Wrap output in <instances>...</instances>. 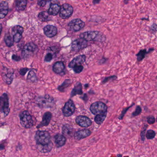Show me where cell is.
<instances>
[{"instance_id":"obj_1","label":"cell","mask_w":157,"mask_h":157,"mask_svg":"<svg viewBox=\"0 0 157 157\" xmlns=\"http://www.w3.org/2000/svg\"><path fill=\"white\" fill-rule=\"evenodd\" d=\"M80 38L86 41H103L106 40V37L103 33L98 31H88L80 34Z\"/></svg>"},{"instance_id":"obj_2","label":"cell","mask_w":157,"mask_h":157,"mask_svg":"<svg viewBox=\"0 0 157 157\" xmlns=\"http://www.w3.org/2000/svg\"><path fill=\"white\" fill-rule=\"evenodd\" d=\"M38 51V48L35 43L29 42L27 43L22 50L21 55L24 60H27L34 56Z\"/></svg>"},{"instance_id":"obj_3","label":"cell","mask_w":157,"mask_h":157,"mask_svg":"<svg viewBox=\"0 0 157 157\" xmlns=\"http://www.w3.org/2000/svg\"><path fill=\"white\" fill-rule=\"evenodd\" d=\"M37 146H45L51 143V137L49 133L46 131H38L35 135Z\"/></svg>"},{"instance_id":"obj_4","label":"cell","mask_w":157,"mask_h":157,"mask_svg":"<svg viewBox=\"0 0 157 157\" xmlns=\"http://www.w3.org/2000/svg\"><path fill=\"white\" fill-rule=\"evenodd\" d=\"M20 123L22 127L29 129L33 127L34 121L32 116L28 111H24L20 112L19 115Z\"/></svg>"},{"instance_id":"obj_5","label":"cell","mask_w":157,"mask_h":157,"mask_svg":"<svg viewBox=\"0 0 157 157\" xmlns=\"http://www.w3.org/2000/svg\"><path fill=\"white\" fill-rule=\"evenodd\" d=\"M36 103L41 108H52L54 104L53 98L49 95L38 97L36 99Z\"/></svg>"},{"instance_id":"obj_6","label":"cell","mask_w":157,"mask_h":157,"mask_svg":"<svg viewBox=\"0 0 157 157\" xmlns=\"http://www.w3.org/2000/svg\"><path fill=\"white\" fill-rule=\"evenodd\" d=\"M0 109L5 117L8 116L10 112L9 99L7 93H3L0 96Z\"/></svg>"},{"instance_id":"obj_7","label":"cell","mask_w":157,"mask_h":157,"mask_svg":"<svg viewBox=\"0 0 157 157\" xmlns=\"http://www.w3.org/2000/svg\"><path fill=\"white\" fill-rule=\"evenodd\" d=\"M14 72L12 68L3 66L2 70V78L4 82L7 85H10L13 83Z\"/></svg>"},{"instance_id":"obj_8","label":"cell","mask_w":157,"mask_h":157,"mask_svg":"<svg viewBox=\"0 0 157 157\" xmlns=\"http://www.w3.org/2000/svg\"><path fill=\"white\" fill-rule=\"evenodd\" d=\"M108 108L106 104L101 101H97L91 104L90 107L91 112L94 114L106 113Z\"/></svg>"},{"instance_id":"obj_9","label":"cell","mask_w":157,"mask_h":157,"mask_svg":"<svg viewBox=\"0 0 157 157\" xmlns=\"http://www.w3.org/2000/svg\"><path fill=\"white\" fill-rule=\"evenodd\" d=\"M73 10V8L71 5L68 3L63 4L60 7V17L63 19L69 18L72 15Z\"/></svg>"},{"instance_id":"obj_10","label":"cell","mask_w":157,"mask_h":157,"mask_svg":"<svg viewBox=\"0 0 157 157\" xmlns=\"http://www.w3.org/2000/svg\"><path fill=\"white\" fill-rule=\"evenodd\" d=\"M24 31V29L23 27L19 25L14 26L12 28L11 33L14 42L18 43L20 41L23 37Z\"/></svg>"},{"instance_id":"obj_11","label":"cell","mask_w":157,"mask_h":157,"mask_svg":"<svg viewBox=\"0 0 157 157\" xmlns=\"http://www.w3.org/2000/svg\"><path fill=\"white\" fill-rule=\"evenodd\" d=\"M87 41L79 38L74 41L72 43L71 50L72 51L78 52L87 46Z\"/></svg>"},{"instance_id":"obj_12","label":"cell","mask_w":157,"mask_h":157,"mask_svg":"<svg viewBox=\"0 0 157 157\" xmlns=\"http://www.w3.org/2000/svg\"><path fill=\"white\" fill-rule=\"evenodd\" d=\"M85 26V22L79 18L73 19L68 24V26L71 30L75 32L79 31L83 28Z\"/></svg>"},{"instance_id":"obj_13","label":"cell","mask_w":157,"mask_h":157,"mask_svg":"<svg viewBox=\"0 0 157 157\" xmlns=\"http://www.w3.org/2000/svg\"><path fill=\"white\" fill-rule=\"evenodd\" d=\"M75 110V105L73 101L71 100H69L65 103L63 109V112L64 116L66 117H70L74 113Z\"/></svg>"},{"instance_id":"obj_14","label":"cell","mask_w":157,"mask_h":157,"mask_svg":"<svg viewBox=\"0 0 157 157\" xmlns=\"http://www.w3.org/2000/svg\"><path fill=\"white\" fill-rule=\"evenodd\" d=\"M86 60V56L85 55H80L76 56L69 64V68H74L80 66L82 64L85 62Z\"/></svg>"},{"instance_id":"obj_15","label":"cell","mask_w":157,"mask_h":157,"mask_svg":"<svg viewBox=\"0 0 157 157\" xmlns=\"http://www.w3.org/2000/svg\"><path fill=\"white\" fill-rule=\"evenodd\" d=\"M76 122L79 126L82 127H89L92 124L91 120L85 116H79L76 118Z\"/></svg>"},{"instance_id":"obj_16","label":"cell","mask_w":157,"mask_h":157,"mask_svg":"<svg viewBox=\"0 0 157 157\" xmlns=\"http://www.w3.org/2000/svg\"><path fill=\"white\" fill-rule=\"evenodd\" d=\"M44 34L48 37H52L57 35L58 30L55 26L48 25L43 29Z\"/></svg>"},{"instance_id":"obj_17","label":"cell","mask_w":157,"mask_h":157,"mask_svg":"<svg viewBox=\"0 0 157 157\" xmlns=\"http://www.w3.org/2000/svg\"><path fill=\"white\" fill-rule=\"evenodd\" d=\"M155 48H150L148 51L146 49H142L140 50L138 53L136 54V58H137V62H141L145 58L146 55L149 54V53H152L153 52L155 51Z\"/></svg>"},{"instance_id":"obj_18","label":"cell","mask_w":157,"mask_h":157,"mask_svg":"<svg viewBox=\"0 0 157 157\" xmlns=\"http://www.w3.org/2000/svg\"><path fill=\"white\" fill-rule=\"evenodd\" d=\"M9 11V6L7 1L0 3V19H3L7 15Z\"/></svg>"},{"instance_id":"obj_19","label":"cell","mask_w":157,"mask_h":157,"mask_svg":"<svg viewBox=\"0 0 157 157\" xmlns=\"http://www.w3.org/2000/svg\"><path fill=\"white\" fill-rule=\"evenodd\" d=\"M52 117V114L50 112H47L44 113L42 118V121L37 126V128L39 129L44 126H47L49 124Z\"/></svg>"},{"instance_id":"obj_20","label":"cell","mask_w":157,"mask_h":157,"mask_svg":"<svg viewBox=\"0 0 157 157\" xmlns=\"http://www.w3.org/2000/svg\"><path fill=\"white\" fill-rule=\"evenodd\" d=\"M52 70L55 73L61 74L64 73L65 71V66L64 64L62 61H58L53 65Z\"/></svg>"},{"instance_id":"obj_21","label":"cell","mask_w":157,"mask_h":157,"mask_svg":"<svg viewBox=\"0 0 157 157\" xmlns=\"http://www.w3.org/2000/svg\"><path fill=\"white\" fill-rule=\"evenodd\" d=\"M91 134V132L87 129H84L76 132L75 134L74 137L76 140H79L86 138Z\"/></svg>"},{"instance_id":"obj_22","label":"cell","mask_w":157,"mask_h":157,"mask_svg":"<svg viewBox=\"0 0 157 157\" xmlns=\"http://www.w3.org/2000/svg\"><path fill=\"white\" fill-rule=\"evenodd\" d=\"M54 141L55 144L58 147H61L65 145L66 139L63 135L58 134L54 137Z\"/></svg>"},{"instance_id":"obj_23","label":"cell","mask_w":157,"mask_h":157,"mask_svg":"<svg viewBox=\"0 0 157 157\" xmlns=\"http://www.w3.org/2000/svg\"><path fill=\"white\" fill-rule=\"evenodd\" d=\"M60 7L58 4H52L49 8L48 13L51 15H57L59 13Z\"/></svg>"},{"instance_id":"obj_24","label":"cell","mask_w":157,"mask_h":157,"mask_svg":"<svg viewBox=\"0 0 157 157\" xmlns=\"http://www.w3.org/2000/svg\"><path fill=\"white\" fill-rule=\"evenodd\" d=\"M28 1L26 0H18L16 1V9L18 12H22L26 9Z\"/></svg>"},{"instance_id":"obj_25","label":"cell","mask_w":157,"mask_h":157,"mask_svg":"<svg viewBox=\"0 0 157 157\" xmlns=\"http://www.w3.org/2000/svg\"><path fill=\"white\" fill-rule=\"evenodd\" d=\"M4 41L6 44L9 48L13 47L14 44L13 38L9 32L6 33L4 37Z\"/></svg>"},{"instance_id":"obj_26","label":"cell","mask_w":157,"mask_h":157,"mask_svg":"<svg viewBox=\"0 0 157 157\" xmlns=\"http://www.w3.org/2000/svg\"><path fill=\"white\" fill-rule=\"evenodd\" d=\"M82 93H83V91H82V84L80 83H78L74 88L71 94V97H73L74 96L77 95H82Z\"/></svg>"},{"instance_id":"obj_27","label":"cell","mask_w":157,"mask_h":157,"mask_svg":"<svg viewBox=\"0 0 157 157\" xmlns=\"http://www.w3.org/2000/svg\"><path fill=\"white\" fill-rule=\"evenodd\" d=\"M27 80L28 82H31V83H36V82H37V77L36 74L34 70H30L29 71L28 75Z\"/></svg>"},{"instance_id":"obj_28","label":"cell","mask_w":157,"mask_h":157,"mask_svg":"<svg viewBox=\"0 0 157 157\" xmlns=\"http://www.w3.org/2000/svg\"><path fill=\"white\" fill-rule=\"evenodd\" d=\"M38 18L40 21L46 22L50 20L49 14L46 11H42L38 14Z\"/></svg>"},{"instance_id":"obj_29","label":"cell","mask_w":157,"mask_h":157,"mask_svg":"<svg viewBox=\"0 0 157 157\" xmlns=\"http://www.w3.org/2000/svg\"><path fill=\"white\" fill-rule=\"evenodd\" d=\"M37 148L40 152L43 153H47L50 152L52 148V144L51 143L45 146H36Z\"/></svg>"},{"instance_id":"obj_30","label":"cell","mask_w":157,"mask_h":157,"mask_svg":"<svg viewBox=\"0 0 157 157\" xmlns=\"http://www.w3.org/2000/svg\"><path fill=\"white\" fill-rule=\"evenodd\" d=\"M107 113L98 114L95 118V121L97 124L100 125L104 121L106 118Z\"/></svg>"},{"instance_id":"obj_31","label":"cell","mask_w":157,"mask_h":157,"mask_svg":"<svg viewBox=\"0 0 157 157\" xmlns=\"http://www.w3.org/2000/svg\"><path fill=\"white\" fill-rule=\"evenodd\" d=\"M71 79H66L61 85H60L58 87V89H59V91H61V92H63V91H64L65 89H66L67 88L71 85Z\"/></svg>"},{"instance_id":"obj_32","label":"cell","mask_w":157,"mask_h":157,"mask_svg":"<svg viewBox=\"0 0 157 157\" xmlns=\"http://www.w3.org/2000/svg\"><path fill=\"white\" fill-rule=\"evenodd\" d=\"M156 134L155 131L153 130H148L146 134V138L148 140H153L155 137Z\"/></svg>"},{"instance_id":"obj_33","label":"cell","mask_w":157,"mask_h":157,"mask_svg":"<svg viewBox=\"0 0 157 157\" xmlns=\"http://www.w3.org/2000/svg\"><path fill=\"white\" fill-rule=\"evenodd\" d=\"M148 125L147 124H145L143 126L141 130V133H140V136H141V140L142 142H144L145 141L146 139V131L147 130Z\"/></svg>"},{"instance_id":"obj_34","label":"cell","mask_w":157,"mask_h":157,"mask_svg":"<svg viewBox=\"0 0 157 157\" xmlns=\"http://www.w3.org/2000/svg\"><path fill=\"white\" fill-rule=\"evenodd\" d=\"M63 134L68 135L71 134L72 132V128L68 125H65L63 126L62 129Z\"/></svg>"},{"instance_id":"obj_35","label":"cell","mask_w":157,"mask_h":157,"mask_svg":"<svg viewBox=\"0 0 157 157\" xmlns=\"http://www.w3.org/2000/svg\"><path fill=\"white\" fill-rule=\"evenodd\" d=\"M142 112V108L141 106L138 105L136 106L135 110L132 112V117H135L140 115Z\"/></svg>"},{"instance_id":"obj_36","label":"cell","mask_w":157,"mask_h":157,"mask_svg":"<svg viewBox=\"0 0 157 157\" xmlns=\"http://www.w3.org/2000/svg\"><path fill=\"white\" fill-rule=\"evenodd\" d=\"M135 105V104L134 103H133L131 106L124 108L122 111L121 113V115H120V117H119V119H120V120H123V119L124 117L125 114H126V112L128 111V110H129V109L131 108L132 107H133Z\"/></svg>"},{"instance_id":"obj_37","label":"cell","mask_w":157,"mask_h":157,"mask_svg":"<svg viewBox=\"0 0 157 157\" xmlns=\"http://www.w3.org/2000/svg\"><path fill=\"white\" fill-rule=\"evenodd\" d=\"M147 121L149 124H153L155 123L156 119L153 115H150L147 118Z\"/></svg>"},{"instance_id":"obj_38","label":"cell","mask_w":157,"mask_h":157,"mask_svg":"<svg viewBox=\"0 0 157 157\" xmlns=\"http://www.w3.org/2000/svg\"><path fill=\"white\" fill-rule=\"evenodd\" d=\"M30 70V69L29 68H27V67H24V68H20V70L19 71V73L21 75L25 76V75L26 74V73L28 72L29 70Z\"/></svg>"},{"instance_id":"obj_39","label":"cell","mask_w":157,"mask_h":157,"mask_svg":"<svg viewBox=\"0 0 157 157\" xmlns=\"http://www.w3.org/2000/svg\"><path fill=\"white\" fill-rule=\"evenodd\" d=\"M53 58V55L51 53H48L46 54L45 57V61L46 62H50L52 60Z\"/></svg>"},{"instance_id":"obj_40","label":"cell","mask_w":157,"mask_h":157,"mask_svg":"<svg viewBox=\"0 0 157 157\" xmlns=\"http://www.w3.org/2000/svg\"><path fill=\"white\" fill-rule=\"evenodd\" d=\"M74 71L76 73H81L83 70V66L82 65L77 66V67H75L73 68Z\"/></svg>"},{"instance_id":"obj_41","label":"cell","mask_w":157,"mask_h":157,"mask_svg":"<svg viewBox=\"0 0 157 157\" xmlns=\"http://www.w3.org/2000/svg\"><path fill=\"white\" fill-rule=\"evenodd\" d=\"M12 59L13 61L16 62L19 61L21 60V57L20 56H17V55L14 54H13L12 55Z\"/></svg>"},{"instance_id":"obj_42","label":"cell","mask_w":157,"mask_h":157,"mask_svg":"<svg viewBox=\"0 0 157 157\" xmlns=\"http://www.w3.org/2000/svg\"><path fill=\"white\" fill-rule=\"evenodd\" d=\"M47 2H48V1H38L37 2V4L41 7V6H44L46 4Z\"/></svg>"},{"instance_id":"obj_43","label":"cell","mask_w":157,"mask_h":157,"mask_svg":"<svg viewBox=\"0 0 157 157\" xmlns=\"http://www.w3.org/2000/svg\"><path fill=\"white\" fill-rule=\"evenodd\" d=\"M151 30H152L153 32H155V31H157V25L156 23H153V25L151 26Z\"/></svg>"},{"instance_id":"obj_44","label":"cell","mask_w":157,"mask_h":157,"mask_svg":"<svg viewBox=\"0 0 157 157\" xmlns=\"http://www.w3.org/2000/svg\"><path fill=\"white\" fill-rule=\"evenodd\" d=\"M5 142L4 143H0V150H3L5 148Z\"/></svg>"},{"instance_id":"obj_45","label":"cell","mask_w":157,"mask_h":157,"mask_svg":"<svg viewBox=\"0 0 157 157\" xmlns=\"http://www.w3.org/2000/svg\"><path fill=\"white\" fill-rule=\"evenodd\" d=\"M2 24L0 23V37H1V34H2Z\"/></svg>"},{"instance_id":"obj_46","label":"cell","mask_w":157,"mask_h":157,"mask_svg":"<svg viewBox=\"0 0 157 157\" xmlns=\"http://www.w3.org/2000/svg\"><path fill=\"white\" fill-rule=\"evenodd\" d=\"M118 157H122V155H118Z\"/></svg>"},{"instance_id":"obj_47","label":"cell","mask_w":157,"mask_h":157,"mask_svg":"<svg viewBox=\"0 0 157 157\" xmlns=\"http://www.w3.org/2000/svg\"><path fill=\"white\" fill-rule=\"evenodd\" d=\"M156 121L157 122V116L156 119Z\"/></svg>"},{"instance_id":"obj_48","label":"cell","mask_w":157,"mask_h":157,"mask_svg":"<svg viewBox=\"0 0 157 157\" xmlns=\"http://www.w3.org/2000/svg\"><path fill=\"white\" fill-rule=\"evenodd\" d=\"M156 80H157V76L156 77Z\"/></svg>"}]
</instances>
